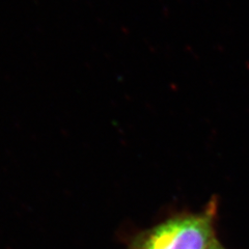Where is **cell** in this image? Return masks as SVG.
<instances>
[{
	"instance_id": "1",
	"label": "cell",
	"mask_w": 249,
	"mask_h": 249,
	"mask_svg": "<svg viewBox=\"0 0 249 249\" xmlns=\"http://www.w3.org/2000/svg\"><path fill=\"white\" fill-rule=\"evenodd\" d=\"M215 201L196 214L173 217L147 230L128 249H207L215 238Z\"/></svg>"
},
{
	"instance_id": "2",
	"label": "cell",
	"mask_w": 249,
	"mask_h": 249,
	"mask_svg": "<svg viewBox=\"0 0 249 249\" xmlns=\"http://www.w3.org/2000/svg\"><path fill=\"white\" fill-rule=\"evenodd\" d=\"M207 249H225V248L215 239L213 242L211 243V245H210Z\"/></svg>"
}]
</instances>
